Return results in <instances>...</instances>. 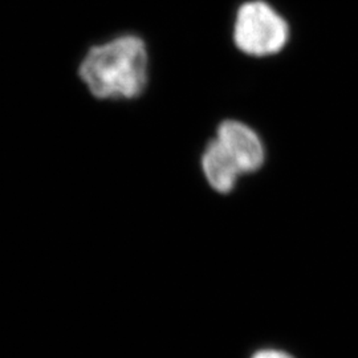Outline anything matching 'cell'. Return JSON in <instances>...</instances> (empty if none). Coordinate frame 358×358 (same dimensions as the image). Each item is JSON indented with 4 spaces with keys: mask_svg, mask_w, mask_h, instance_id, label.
Wrapping results in <instances>:
<instances>
[{
    "mask_svg": "<svg viewBox=\"0 0 358 358\" xmlns=\"http://www.w3.org/2000/svg\"><path fill=\"white\" fill-rule=\"evenodd\" d=\"M288 20L266 0L242 1L234 16L232 41L251 57L278 55L291 41Z\"/></svg>",
    "mask_w": 358,
    "mask_h": 358,
    "instance_id": "obj_2",
    "label": "cell"
},
{
    "mask_svg": "<svg viewBox=\"0 0 358 358\" xmlns=\"http://www.w3.org/2000/svg\"><path fill=\"white\" fill-rule=\"evenodd\" d=\"M78 77L90 94L99 100H136L149 87L148 44L133 32L93 44L78 64Z\"/></svg>",
    "mask_w": 358,
    "mask_h": 358,
    "instance_id": "obj_1",
    "label": "cell"
},
{
    "mask_svg": "<svg viewBox=\"0 0 358 358\" xmlns=\"http://www.w3.org/2000/svg\"><path fill=\"white\" fill-rule=\"evenodd\" d=\"M217 141L243 174L255 173L266 162V146L255 129L238 120H224L217 129Z\"/></svg>",
    "mask_w": 358,
    "mask_h": 358,
    "instance_id": "obj_3",
    "label": "cell"
},
{
    "mask_svg": "<svg viewBox=\"0 0 358 358\" xmlns=\"http://www.w3.org/2000/svg\"><path fill=\"white\" fill-rule=\"evenodd\" d=\"M201 164L206 180L215 192L220 194L232 192L238 179L243 174L238 164L217 138H213L207 143Z\"/></svg>",
    "mask_w": 358,
    "mask_h": 358,
    "instance_id": "obj_4",
    "label": "cell"
},
{
    "mask_svg": "<svg viewBox=\"0 0 358 358\" xmlns=\"http://www.w3.org/2000/svg\"><path fill=\"white\" fill-rule=\"evenodd\" d=\"M251 358H294L289 353L279 349H262Z\"/></svg>",
    "mask_w": 358,
    "mask_h": 358,
    "instance_id": "obj_5",
    "label": "cell"
}]
</instances>
